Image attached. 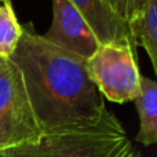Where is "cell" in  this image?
Here are the masks:
<instances>
[{"mask_svg": "<svg viewBox=\"0 0 157 157\" xmlns=\"http://www.w3.org/2000/svg\"><path fill=\"white\" fill-rule=\"evenodd\" d=\"M4 157H141L125 131L92 130L47 134L3 152Z\"/></svg>", "mask_w": 157, "mask_h": 157, "instance_id": "7a4b0ae2", "label": "cell"}, {"mask_svg": "<svg viewBox=\"0 0 157 157\" xmlns=\"http://www.w3.org/2000/svg\"><path fill=\"white\" fill-rule=\"evenodd\" d=\"M135 50L134 41H112L101 44L86 61L90 78L108 101L125 103L138 95L142 75Z\"/></svg>", "mask_w": 157, "mask_h": 157, "instance_id": "277c9868", "label": "cell"}, {"mask_svg": "<svg viewBox=\"0 0 157 157\" xmlns=\"http://www.w3.org/2000/svg\"><path fill=\"white\" fill-rule=\"evenodd\" d=\"M146 0H113V4L119 14L127 22H131L142 13Z\"/></svg>", "mask_w": 157, "mask_h": 157, "instance_id": "30bf717a", "label": "cell"}, {"mask_svg": "<svg viewBox=\"0 0 157 157\" xmlns=\"http://www.w3.org/2000/svg\"><path fill=\"white\" fill-rule=\"evenodd\" d=\"M4 2H7V0H0V4H2V3H4Z\"/></svg>", "mask_w": 157, "mask_h": 157, "instance_id": "8fae6325", "label": "cell"}, {"mask_svg": "<svg viewBox=\"0 0 157 157\" xmlns=\"http://www.w3.org/2000/svg\"><path fill=\"white\" fill-rule=\"evenodd\" d=\"M41 136L18 66L10 58L0 57V153Z\"/></svg>", "mask_w": 157, "mask_h": 157, "instance_id": "3957f363", "label": "cell"}, {"mask_svg": "<svg viewBox=\"0 0 157 157\" xmlns=\"http://www.w3.org/2000/svg\"><path fill=\"white\" fill-rule=\"evenodd\" d=\"M10 59L22 75L43 135L68 131H125L90 78L86 59L47 41L32 25L22 26L21 39Z\"/></svg>", "mask_w": 157, "mask_h": 157, "instance_id": "6da1fadb", "label": "cell"}, {"mask_svg": "<svg viewBox=\"0 0 157 157\" xmlns=\"http://www.w3.org/2000/svg\"><path fill=\"white\" fill-rule=\"evenodd\" d=\"M43 37L86 61L101 46L97 36L71 0H52V22Z\"/></svg>", "mask_w": 157, "mask_h": 157, "instance_id": "5b68a950", "label": "cell"}, {"mask_svg": "<svg viewBox=\"0 0 157 157\" xmlns=\"http://www.w3.org/2000/svg\"><path fill=\"white\" fill-rule=\"evenodd\" d=\"M128 25L136 46L144 47L157 71V0H146L142 13Z\"/></svg>", "mask_w": 157, "mask_h": 157, "instance_id": "ba28073f", "label": "cell"}, {"mask_svg": "<svg viewBox=\"0 0 157 157\" xmlns=\"http://www.w3.org/2000/svg\"><path fill=\"white\" fill-rule=\"evenodd\" d=\"M110 2H112V3H113V0H110Z\"/></svg>", "mask_w": 157, "mask_h": 157, "instance_id": "4fadbf2b", "label": "cell"}, {"mask_svg": "<svg viewBox=\"0 0 157 157\" xmlns=\"http://www.w3.org/2000/svg\"><path fill=\"white\" fill-rule=\"evenodd\" d=\"M0 157H4V155H3V153H0Z\"/></svg>", "mask_w": 157, "mask_h": 157, "instance_id": "7c38bea8", "label": "cell"}, {"mask_svg": "<svg viewBox=\"0 0 157 157\" xmlns=\"http://www.w3.org/2000/svg\"><path fill=\"white\" fill-rule=\"evenodd\" d=\"M135 105L139 113V132L136 141L145 146L157 144V84L155 80L141 76L139 92Z\"/></svg>", "mask_w": 157, "mask_h": 157, "instance_id": "52a82bcc", "label": "cell"}, {"mask_svg": "<svg viewBox=\"0 0 157 157\" xmlns=\"http://www.w3.org/2000/svg\"><path fill=\"white\" fill-rule=\"evenodd\" d=\"M101 44L112 41H134L130 25L110 0H71ZM136 44V43H135Z\"/></svg>", "mask_w": 157, "mask_h": 157, "instance_id": "8992f818", "label": "cell"}, {"mask_svg": "<svg viewBox=\"0 0 157 157\" xmlns=\"http://www.w3.org/2000/svg\"><path fill=\"white\" fill-rule=\"evenodd\" d=\"M22 35V26L10 0L0 4V57L10 58Z\"/></svg>", "mask_w": 157, "mask_h": 157, "instance_id": "9c48e42d", "label": "cell"}]
</instances>
